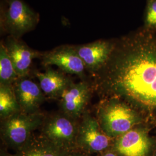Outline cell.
<instances>
[{"mask_svg":"<svg viewBox=\"0 0 156 156\" xmlns=\"http://www.w3.org/2000/svg\"><path fill=\"white\" fill-rule=\"evenodd\" d=\"M93 89L117 98L145 120L156 121V33L142 26L116 39L111 55L93 75Z\"/></svg>","mask_w":156,"mask_h":156,"instance_id":"6da1fadb","label":"cell"},{"mask_svg":"<svg viewBox=\"0 0 156 156\" xmlns=\"http://www.w3.org/2000/svg\"><path fill=\"white\" fill-rule=\"evenodd\" d=\"M97 108L102 129L115 140L141 123L142 118L133 108L117 98L104 99Z\"/></svg>","mask_w":156,"mask_h":156,"instance_id":"7a4b0ae2","label":"cell"},{"mask_svg":"<svg viewBox=\"0 0 156 156\" xmlns=\"http://www.w3.org/2000/svg\"><path fill=\"white\" fill-rule=\"evenodd\" d=\"M46 116L41 112L35 113L17 112L1 120V138L3 145L15 151L26 145L41 128Z\"/></svg>","mask_w":156,"mask_h":156,"instance_id":"3957f363","label":"cell"},{"mask_svg":"<svg viewBox=\"0 0 156 156\" xmlns=\"http://www.w3.org/2000/svg\"><path fill=\"white\" fill-rule=\"evenodd\" d=\"M38 15L22 0H4L1 9V31L16 39L35 28Z\"/></svg>","mask_w":156,"mask_h":156,"instance_id":"277c9868","label":"cell"},{"mask_svg":"<svg viewBox=\"0 0 156 156\" xmlns=\"http://www.w3.org/2000/svg\"><path fill=\"white\" fill-rule=\"evenodd\" d=\"M79 122L62 112L46 116L40 129L54 145L67 153L76 151Z\"/></svg>","mask_w":156,"mask_h":156,"instance_id":"5b68a950","label":"cell"},{"mask_svg":"<svg viewBox=\"0 0 156 156\" xmlns=\"http://www.w3.org/2000/svg\"><path fill=\"white\" fill-rule=\"evenodd\" d=\"M80 119L76 139L77 150L91 155L101 154L111 149L115 140L102 129L96 117L86 110Z\"/></svg>","mask_w":156,"mask_h":156,"instance_id":"8992f818","label":"cell"},{"mask_svg":"<svg viewBox=\"0 0 156 156\" xmlns=\"http://www.w3.org/2000/svg\"><path fill=\"white\" fill-rule=\"evenodd\" d=\"M153 146L146 129L136 126L115 139L112 149L122 156H149Z\"/></svg>","mask_w":156,"mask_h":156,"instance_id":"52a82bcc","label":"cell"},{"mask_svg":"<svg viewBox=\"0 0 156 156\" xmlns=\"http://www.w3.org/2000/svg\"><path fill=\"white\" fill-rule=\"evenodd\" d=\"M93 90L91 84L86 80L73 82L59 99L62 112L74 119H80L86 111Z\"/></svg>","mask_w":156,"mask_h":156,"instance_id":"ba28073f","label":"cell"},{"mask_svg":"<svg viewBox=\"0 0 156 156\" xmlns=\"http://www.w3.org/2000/svg\"><path fill=\"white\" fill-rule=\"evenodd\" d=\"M42 63L48 67L56 66L62 72L74 74L82 80H86V67L75 46H63L45 53L42 56Z\"/></svg>","mask_w":156,"mask_h":156,"instance_id":"9c48e42d","label":"cell"},{"mask_svg":"<svg viewBox=\"0 0 156 156\" xmlns=\"http://www.w3.org/2000/svg\"><path fill=\"white\" fill-rule=\"evenodd\" d=\"M13 87L20 111L26 113L40 112L46 96L39 85L27 76L19 77Z\"/></svg>","mask_w":156,"mask_h":156,"instance_id":"30bf717a","label":"cell"},{"mask_svg":"<svg viewBox=\"0 0 156 156\" xmlns=\"http://www.w3.org/2000/svg\"><path fill=\"white\" fill-rule=\"evenodd\" d=\"M115 42L116 39L100 40L75 48L86 69L93 75L105 64L115 48Z\"/></svg>","mask_w":156,"mask_h":156,"instance_id":"8fae6325","label":"cell"},{"mask_svg":"<svg viewBox=\"0 0 156 156\" xmlns=\"http://www.w3.org/2000/svg\"><path fill=\"white\" fill-rule=\"evenodd\" d=\"M3 43L18 76H28L33 59L42 55L29 48L19 39L11 36H9Z\"/></svg>","mask_w":156,"mask_h":156,"instance_id":"7c38bea8","label":"cell"},{"mask_svg":"<svg viewBox=\"0 0 156 156\" xmlns=\"http://www.w3.org/2000/svg\"><path fill=\"white\" fill-rule=\"evenodd\" d=\"M68 153L62 151L42 134H34L28 143L19 151L11 154L3 145L0 156H65Z\"/></svg>","mask_w":156,"mask_h":156,"instance_id":"4fadbf2b","label":"cell"},{"mask_svg":"<svg viewBox=\"0 0 156 156\" xmlns=\"http://www.w3.org/2000/svg\"><path fill=\"white\" fill-rule=\"evenodd\" d=\"M39 86L46 97L51 99H60L73 80L63 73L48 67L45 73H34Z\"/></svg>","mask_w":156,"mask_h":156,"instance_id":"5bb4252c","label":"cell"},{"mask_svg":"<svg viewBox=\"0 0 156 156\" xmlns=\"http://www.w3.org/2000/svg\"><path fill=\"white\" fill-rule=\"evenodd\" d=\"M21 111L17 101L13 85L0 84L1 120Z\"/></svg>","mask_w":156,"mask_h":156,"instance_id":"9a60e30c","label":"cell"},{"mask_svg":"<svg viewBox=\"0 0 156 156\" xmlns=\"http://www.w3.org/2000/svg\"><path fill=\"white\" fill-rule=\"evenodd\" d=\"M19 76L3 42L0 45V84L13 85Z\"/></svg>","mask_w":156,"mask_h":156,"instance_id":"2e32d148","label":"cell"},{"mask_svg":"<svg viewBox=\"0 0 156 156\" xmlns=\"http://www.w3.org/2000/svg\"><path fill=\"white\" fill-rule=\"evenodd\" d=\"M142 27L156 33V0H146Z\"/></svg>","mask_w":156,"mask_h":156,"instance_id":"e0dca14e","label":"cell"},{"mask_svg":"<svg viewBox=\"0 0 156 156\" xmlns=\"http://www.w3.org/2000/svg\"><path fill=\"white\" fill-rule=\"evenodd\" d=\"M65 156H91L90 154H87L86 153H84L83 151H73L71 152L68 153Z\"/></svg>","mask_w":156,"mask_h":156,"instance_id":"ac0fdd59","label":"cell"},{"mask_svg":"<svg viewBox=\"0 0 156 156\" xmlns=\"http://www.w3.org/2000/svg\"><path fill=\"white\" fill-rule=\"evenodd\" d=\"M100 156H122L120 155L116 151L112 149H110L105 152L100 154Z\"/></svg>","mask_w":156,"mask_h":156,"instance_id":"d6986e66","label":"cell"},{"mask_svg":"<svg viewBox=\"0 0 156 156\" xmlns=\"http://www.w3.org/2000/svg\"><path fill=\"white\" fill-rule=\"evenodd\" d=\"M155 156H156V154H155Z\"/></svg>","mask_w":156,"mask_h":156,"instance_id":"ffe728a7","label":"cell"}]
</instances>
